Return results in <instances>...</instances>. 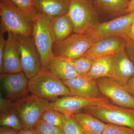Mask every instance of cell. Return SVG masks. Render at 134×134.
Masks as SVG:
<instances>
[{
    "instance_id": "obj_1",
    "label": "cell",
    "mask_w": 134,
    "mask_h": 134,
    "mask_svg": "<svg viewBox=\"0 0 134 134\" xmlns=\"http://www.w3.org/2000/svg\"><path fill=\"white\" fill-rule=\"evenodd\" d=\"M28 86L32 95L52 101L61 96H74L62 80L48 70L42 69L29 79Z\"/></svg>"
},
{
    "instance_id": "obj_2",
    "label": "cell",
    "mask_w": 134,
    "mask_h": 134,
    "mask_svg": "<svg viewBox=\"0 0 134 134\" xmlns=\"http://www.w3.org/2000/svg\"><path fill=\"white\" fill-rule=\"evenodd\" d=\"M0 31L32 37L31 19L9 0L0 1Z\"/></svg>"
},
{
    "instance_id": "obj_3",
    "label": "cell",
    "mask_w": 134,
    "mask_h": 134,
    "mask_svg": "<svg viewBox=\"0 0 134 134\" xmlns=\"http://www.w3.org/2000/svg\"><path fill=\"white\" fill-rule=\"evenodd\" d=\"M110 101H102L90 106L85 110V112L107 124L134 129V109L119 106Z\"/></svg>"
},
{
    "instance_id": "obj_4",
    "label": "cell",
    "mask_w": 134,
    "mask_h": 134,
    "mask_svg": "<svg viewBox=\"0 0 134 134\" xmlns=\"http://www.w3.org/2000/svg\"><path fill=\"white\" fill-rule=\"evenodd\" d=\"M50 19L49 17L37 12L31 20L32 37L41 57L42 69H46L50 61L54 57L53 52L54 42L50 29Z\"/></svg>"
},
{
    "instance_id": "obj_5",
    "label": "cell",
    "mask_w": 134,
    "mask_h": 134,
    "mask_svg": "<svg viewBox=\"0 0 134 134\" xmlns=\"http://www.w3.org/2000/svg\"><path fill=\"white\" fill-rule=\"evenodd\" d=\"M99 12L93 1L71 0L68 14L74 26V32L85 34L99 23Z\"/></svg>"
},
{
    "instance_id": "obj_6",
    "label": "cell",
    "mask_w": 134,
    "mask_h": 134,
    "mask_svg": "<svg viewBox=\"0 0 134 134\" xmlns=\"http://www.w3.org/2000/svg\"><path fill=\"white\" fill-rule=\"evenodd\" d=\"M49 100L33 95L26 96L12 103L23 127L33 128L47 109Z\"/></svg>"
},
{
    "instance_id": "obj_7",
    "label": "cell",
    "mask_w": 134,
    "mask_h": 134,
    "mask_svg": "<svg viewBox=\"0 0 134 134\" xmlns=\"http://www.w3.org/2000/svg\"><path fill=\"white\" fill-rule=\"evenodd\" d=\"M134 19V13L127 14L109 21L99 23L85 34L94 43L114 36L126 40L127 32Z\"/></svg>"
},
{
    "instance_id": "obj_8",
    "label": "cell",
    "mask_w": 134,
    "mask_h": 134,
    "mask_svg": "<svg viewBox=\"0 0 134 134\" xmlns=\"http://www.w3.org/2000/svg\"><path fill=\"white\" fill-rule=\"evenodd\" d=\"M22 70L28 79L35 76L43 68L41 57L32 37L17 35Z\"/></svg>"
},
{
    "instance_id": "obj_9",
    "label": "cell",
    "mask_w": 134,
    "mask_h": 134,
    "mask_svg": "<svg viewBox=\"0 0 134 134\" xmlns=\"http://www.w3.org/2000/svg\"><path fill=\"white\" fill-rule=\"evenodd\" d=\"M94 43L85 34L74 32L63 41L54 43L53 54L75 59L84 55Z\"/></svg>"
},
{
    "instance_id": "obj_10",
    "label": "cell",
    "mask_w": 134,
    "mask_h": 134,
    "mask_svg": "<svg viewBox=\"0 0 134 134\" xmlns=\"http://www.w3.org/2000/svg\"><path fill=\"white\" fill-rule=\"evenodd\" d=\"M100 93L113 104L126 108L134 109V98L122 86L110 77L96 80Z\"/></svg>"
},
{
    "instance_id": "obj_11",
    "label": "cell",
    "mask_w": 134,
    "mask_h": 134,
    "mask_svg": "<svg viewBox=\"0 0 134 134\" xmlns=\"http://www.w3.org/2000/svg\"><path fill=\"white\" fill-rule=\"evenodd\" d=\"M110 101L103 96L88 98L81 96H64L49 102L47 109L56 110L63 114L73 115L80 113L90 106L99 102Z\"/></svg>"
},
{
    "instance_id": "obj_12",
    "label": "cell",
    "mask_w": 134,
    "mask_h": 134,
    "mask_svg": "<svg viewBox=\"0 0 134 134\" xmlns=\"http://www.w3.org/2000/svg\"><path fill=\"white\" fill-rule=\"evenodd\" d=\"M1 83L5 94L10 99H18L29 92V80L23 71L12 74H1Z\"/></svg>"
},
{
    "instance_id": "obj_13",
    "label": "cell",
    "mask_w": 134,
    "mask_h": 134,
    "mask_svg": "<svg viewBox=\"0 0 134 134\" xmlns=\"http://www.w3.org/2000/svg\"><path fill=\"white\" fill-rule=\"evenodd\" d=\"M127 41L121 37H109L95 42L84 55L94 60L102 57L113 56L126 50Z\"/></svg>"
},
{
    "instance_id": "obj_14",
    "label": "cell",
    "mask_w": 134,
    "mask_h": 134,
    "mask_svg": "<svg viewBox=\"0 0 134 134\" xmlns=\"http://www.w3.org/2000/svg\"><path fill=\"white\" fill-rule=\"evenodd\" d=\"M8 34L2 62L0 65L1 74H12L23 71L17 35L11 32Z\"/></svg>"
},
{
    "instance_id": "obj_15",
    "label": "cell",
    "mask_w": 134,
    "mask_h": 134,
    "mask_svg": "<svg viewBox=\"0 0 134 134\" xmlns=\"http://www.w3.org/2000/svg\"><path fill=\"white\" fill-rule=\"evenodd\" d=\"M134 74V64L126 50L113 55L110 77L125 86Z\"/></svg>"
},
{
    "instance_id": "obj_16",
    "label": "cell",
    "mask_w": 134,
    "mask_h": 134,
    "mask_svg": "<svg viewBox=\"0 0 134 134\" xmlns=\"http://www.w3.org/2000/svg\"><path fill=\"white\" fill-rule=\"evenodd\" d=\"M62 81L74 96L88 98L100 96L96 80L90 79L86 75L78 76L73 79Z\"/></svg>"
},
{
    "instance_id": "obj_17",
    "label": "cell",
    "mask_w": 134,
    "mask_h": 134,
    "mask_svg": "<svg viewBox=\"0 0 134 134\" xmlns=\"http://www.w3.org/2000/svg\"><path fill=\"white\" fill-rule=\"evenodd\" d=\"M71 0H34L36 11L51 18L66 14Z\"/></svg>"
},
{
    "instance_id": "obj_18",
    "label": "cell",
    "mask_w": 134,
    "mask_h": 134,
    "mask_svg": "<svg viewBox=\"0 0 134 134\" xmlns=\"http://www.w3.org/2000/svg\"><path fill=\"white\" fill-rule=\"evenodd\" d=\"M46 69L62 81L73 79L79 76L73 66L71 60L63 56H54L50 61Z\"/></svg>"
},
{
    "instance_id": "obj_19",
    "label": "cell",
    "mask_w": 134,
    "mask_h": 134,
    "mask_svg": "<svg viewBox=\"0 0 134 134\" xmlns=\"http://www.w3.org/2000/svg\"><path fill=\"white\" fill-rule=\"evenodd\" d=\"M50 26L54 43L63 41L74 32L73 24L67 14L51 18Z\"/></svg>"
},
{
    "instance_id": "obj_20",
    "label": "cell",
    "mask_w": 134,
    "mask_h": 134,
    "mask_svg": "<svg viewBox=\"0 0 134 134\" xmlns=\"http://www.w3.org/2000/svg\"><path fill=\"white\" fill-rule=\"evenodd\" d=\"M72 116L85 134H102L106 124L87 113H79Z\"/></svg>"
},
{
    "instance_id": "obj_21",
    "label": "cell",
    "mask_w": 134,
    "mask_h": 134,
    "mask_svg": "<svg viewBox=\"0 0 134 134\" xmlns=\"http://www.w3.org/2000/svg\"><path fill=\"white\" fill-rule=\"evenodd\" d=\"M130 0H95L93 1L99 13L113 16L126 14Z\"/></svg>"
},
{
    "instance_id": "obj_22",
    "label": "cell",
    "mask_w": 134,
    "mask_h": 134,
    "mask_svg": "<svg viewBox=\"0 0 134 134\" xmlns=\"http://www.w3.org/2000/svg\"><path fill=\"white\" fill-rule=\"evenodd\" d=\"M112 57H102L93 60L90 70L86 76L95 80L105 77H110Z\"/></svg>"
},
{
    "instance_id": "obj_23",
    "label": "cell",
    "mask_w": 134,
    "mask_h": 134,
    "mask_svg": "<svg viewBox=\"0 0 134 134\" xmlns=\"http://www.w3.org/2000/svg\"><path fill=\"white\" fill-rule=\"evenodd\" d=\"M0 126L20 131L23 128L19 116L12 106L1 111Z\"/></svg>"
},
{
    "instance_id": "obj_24",
    "label": "cell",
    "mask_w": 134,
    "mask_h": 134,
    "mask_svg": "<svg viewBox=\"0 0 134 134\" xmlns=\"http://www.w3.org/2000/svg\"><path fill=\"white\" fill-rule=\"evenodd\" d=\"M93 59L88 56L83 55L71 60L72 64L79 76H83L88 73L91 68Z\"/></svg>"
},
{
    "instance_id": "obj_25",
    "label": "cell",
    "mask_w": 134,
    "mask_h": 134,
    "mask_svg": "<svg viewBox=\"0 0 134 134\" xmlns=\"http://www.w3.org/2000/svg\"><path fill=\"white\" fill-rule=\"evenodd\" d=\"M62 129L65 134H85L71 115L64 114Z\"/></svg>"
},
{
    "instance_id": "obj_26",
    "label": "cell",
    "mask_w": 134,
    "mask_h": 134,
    "mask_svg": "<svg viewBox=\"0 0 134 134\" xmlns=\"http://www.w3.org/2000/svg\"><path fill=\"white\" fill-rule=\"evenodd\" d=\"M37 134H65L62 129L40 120L33 127Z\"/></svg>"
},
{
    "instance_id": "obj_27",
    "label": "cell",
    "mask_w": 134,
    "mask_h": 134,
    "mask_svg": "<svg viewBox=\"0 0 134 134\" xmlns=\"http://www.w3.org/2000/svg\"><path fill=\"white\" fill-rule=\"evenodd\" d=\"M64 114L56 110L47 109L41 119L51 125L62 128Z\"/></svg>"
},
{
    "instance_id": "obj_28",
    "label": "cell",
    "mask_w": 134,
    "mask_h": 134,
    "mask_svg": "<svg viewBox=\"0 0 134 134\" xmlns=\"http://www.w3.org/2000/svg\"><path fill=\"white\" fill-rule=\"evenodd\" d=\"M24 12L32 20L37 14L34 7V0H9Z\"/></svg>"
},
{
    "instance_id": "obj_29",
    "label": "cell",
    "mask_w": 134,
    "mask_h": 134,
    "mask_svg": "<svg viewBox=\"0 0 134 134\" xmlns=\"http://www.w3.org/2000/svg\"><path fill=\"white\" fill-rule=\"evenodd\" d=\"M102 134H134V129L106 123L105 129Z\"/></svg>"
},
{
    "instance_id": "obj_30",
    "label": "cell",
    "mask_w": 134,
    "mask_h": 134,
    "mask_svg": "<svg viewBox=\"0 0 134 134\" xmlns=\"http://www.w3.org/2000/svg\"><path fill=\"white\" fill-rule=\"evenodd\" d=\"M126 50L130 59L134 64V41L127 42Z\"/></svg>"
},
{
    "instance_id": "obj_31",
    "label": "cell",
    "mask_w": 134,
    "mask_h": 134,
    "mask_svg": "<svg viewBox=\"0 0 134 134\" xmlns=\"http://www.w3.org/2000/svg\"><path fill=\"white\" fill-rule=\"evenodd\" d=\"M3 34L4 33L0 31V65L2 63L3 53L7 42V39H5Z\"/></svg>"
},
{
    "instance_id": "obj_32",
    "label": "cell",
    "mask_w": 134,
    "mask_h": 134,
    "mask_svg": "<svg viewBox=\"0 0 134 134\" xmlns=\"http://www.w3.org/2000/svg\"><path fill=\"white\" fill-rule=\"evenodd\" d=\"M126 40L127 42L134 41V19L127 32Z\"/></svg>"
},
{
    "instance_id": "obj_33",
    "label": "cell",
    "mask_w": 134,
    "mask_h": 134,
    "mask_svg": "<svg viewBox=\"0 0 134 134\" xmlns=\"http://www.w3.org/2000/svg\"><path fill=\"white\" fill-rule=\"evenodd\" d=\"M129 93L134 98V74L125 86Z\"/></svg>"
},
{
    "instance_id": "obj_34",
    "label": "cell",
    "mask_w": 134,
    "mask_h": 134,
    "mask_svg": "<svg viewBox=\"0 0 134 134\" xmlns=\"http://www.w3.org/2000/svg\"><path fill=\"white\" fill-rule=\"evenodd\" d=\"M12 103L10 100L4 99L1 96V111L12 106Z\"/></svg>"
},
{
    "instance_id": "obj_35",
    "label": "cell",
    "mask_w": 134,
    "mask_h": 134,
    "mask_svg": "<svg viewBox=\"0 0 134 134\" xmlns=\"http://www.w3.org/2000/svg\"><path fill=\"white\" fill-rule=\"evenodd\" d=\"M0 134H19V131L8 127H1Z\"/></svg>"
},
{
    "instance_id": "obj_36",
    "label": "cell",
    "mask_w": 134,
    "mask_h": 134,
    "mask_svg": "<svg viewBox=\"0 0 134 134\" xmlns=\"http://www.w3.org/2000/svg\"><path fill=\"white\" fill-rule=\"evenodd\" d=\"M19 134H37L33 128L23 127L19 131Z\"/></svg>"
},
{
    "instance_id": "obj_37",
    "label": "cell",
    "mask_w": 134,
    "mask_h": 134,
    "mask_svg": "<svg viewBox=\"0 0 134 134\" xmlns=\"http://www.w3.org/2000/svg\"><path fill=\"white\" fill-rule=\"evenodd\" d=\"M126 12L127 14L134 13V0H130Z\"/></svg>"
},
{
    "instance_id": "obj_38",
    "label": "cell",
    "mask_w": 134,
    "mask_h": 134,
    "mask_svg": "<svg viewBox=\"0 0 134 134\" xmlns=\"http://www.w3.org/2000/svg\"><path fill=\"white\" fill-rule=\"evenodd\" d=\"M90 1H95V0H90Z\"/></svg>"
},
{
    "instance_id": "obj_39",
    "label": "cell",
    "mask_w": 134,
    "mask_h": 134,
    "mask_svg": "<svg viewBox=\"0 0 134 134\" xmlns=\"http://www.w3.org/2000/svg\"><path fill=\"white\" fill-rule=\"evenodd\" d=\"M0 1H2V0H0Z\"/></svg>"
}]
</instances>
